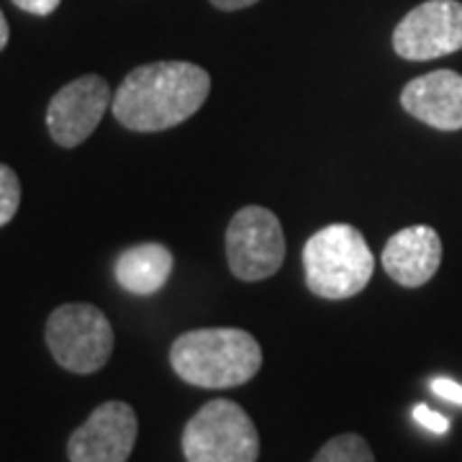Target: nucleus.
<instances>
[{
    "label": "nucleus",
    "mask_w": 462,
    "mask_h": 462,
    "mask_svg": "<svg viewBox=\"0 0 462 462\" xmlns=\"http://www.w3.org/2000/svg\"><path fill=\"white\" fill-rule=\"evenodd\" d=\"M118 285L134 296H154L170 281L172 252L160 242H142L124 249L114 264Z\"/></svg>",
    "instance_id": "obj_12"
},
{
    "label": "nucleus",
    "mask_w": 462,
    "mask_h": 462,
    "mask_svg": "<svg viewBox=\"0 0 462 462\" xmlns=\"http://www.w3.org/2000/svg\"><path fill=\"white\" fill-rule=\"evenodd\" d=\"M431 391H434L439 398L449 401V403H457V406H462L460 383H455V380H449V378H437V380H431Z\"/></svg>",
    "instance_id": "obj_16"
},
{
    "label": "nucleus",
    "mask_w": 462,
    "mask_h": 462,
    "mask_svg": "<svg viewBox=\"0 0 462 462\" xmlns=\"http://www.w3.org/2000/svg\"><path fill=\"white\" fill-rule=\"evenodd\" d=\"M218 11H242V8H249L260 0H211Z\"/></svg>",
    "instance_id": "obj_18"
},
{
    "label": "nucleus",
    "mask_w": 462,
    "mask_h": 462,
    "mask_svg": "<svg viewBox=\"0 0 462 462\" xmlns=\"http://www.w3.org/2000/svg\"><path fill=\"white\" fill-rule=\"evenodd\" d=\"M139 434L136 411L124 401H106L67 442L69 462H126Z\"/></svg>",
    "instance_id": "obj_9"
},
{
    "label": "nucleus",
    "mask_w": 462,
    "mask_h": 462,
    "mask_svg": "<svg viewBox=\"0 0 462 462\" xmlns=\"http://www.w3.org/2000/svg\"><path fill=\"white\" fill-rule=\"evenodd\" d=\"M442 264V239L431 226H409L388 239L383 267L403 288H419L434 278Z\"/></svg>",
    "instance_id": "obj_11"
},
{
    "label": "nucleus",
    "mask_w": 462,
    "mask_h": 462,
    "mask_svg": "<svg viewBox=\"0 0 462 462\" xmlns=\"http://www.w3.org/2000/svg\"><path fill=\"white\" fill-rule=\"evenodd\" d=\"M170 365L190 385L236 388L260 373L263 346L245 329H193L172 342Z\"/></svg>",
    "instance_id": "obj_2"
},
{
    "label": "nucleus",
    "mask_w": 462,
    "mask_h": 462,
    "mask_svg": "<svg viewBox=\"0 0 462 462\" xmlns=\"http://www.w3.org/2000/svg\"><path fill=\"white\" fill-rule=\"evenodd\" d=\"M311 462H375V457L360 434H339L321 447Z\"/></svg>",
    "instance_id": "obj_13"
},
{
    "label": "nucleus",
    "mask_w": 462,
    "mask_h": 462,
    "mask_svg": "<svg viewBox=\"0 0 462 462\" xmlns=\"http://www.w3.org/2000/svg\"><path fill=\"white\" fill-rule=\"evenodd\" d=\"M114 103L111 85L100 75H83L51 96L47 106V129L62 149H75L98 129Z\"/></svg>",
    "instance_id": "obj_8"
},
{
    "label": "nucleus",
    "mask_w": 462,
    "mask_h": 462,
    "mask_svg": "<svg viewBox=\"0 0 462 462\" xmlns=\"http://www.w3.org/2000/svg\"><path fill=\"white\" fill-rule=\"evenodd\" d=\"M211 93V75L193 62H152L132 69L116 88V121L129 132L154 134L172 129L203 108Z\"/></svg>",
    "instance_id": "obj_1"
},
{
    "label": "nucleus",
    "mask_w": 462,
    "mask_h": 462,
    "mask_svg": "<svg viewBox=\"0 0 462 462\" xmlns=\"http://www.w3.org/2000/svg\"><path fill=\"white\" fill-rule=\"evenodd\" d=\"M226 260L239 281L273 278L285 260L281 218L263 206H245L236 211L226 229Z\"/></svg>",
    "instance_id": "obj_6"
},
{
    "label": "nucleus",
    "mask_w": 462,
    "mask_h": 462,
    "mask_svg": "<svg viewBox=\"0 0 462 462\" xmlns=\"http://www.w3.org/2000/svg\"><path fill=\"white\" fill-rule=\"evenodd\" d=\"M182 455L188 462H257L260 434L239 403L216 398L185 424Z\"/></svg>",
    "instance_id": "obj_4"
},
{
    "label": "nucleus",
    "mask_w": 462,
    "mask_h": 462,
    "mask_svg": "<svg viewBox=\"0 0 462 462\" xmlns=\"http://www.w3.org/2000/svg\"><path fill=\"white\" fill-rule=\"evenodd\" d=\"M62 0H14V5H18L21 11L32 14V16H50L60 8Z\"/></svg>",
    "instance_id": "obj_17"
},
{
    "label": "nucleus",
    "mask_w": 462,
    "mask_h": 462,
    "mask_svg": "<svg viewBox=\"0 0 462 462\" xmlns=\"http://www.w3.org/2000/svg\"><path fill=\"white\" fill-rule=\"evenodd\" d=\"M44 339L57 365L75 375L98 373L114 352V327L93 303H65L54 309Z\"/></svg>",
    "instance_id": "obj_5"
},
{
    "label": "nucleus",
    "mask_w": 462,
    "mask_h": 462,
    "mask_svg": "<svg viewBox=\"0 0 462 462\" xmlns=\"http://www.w3.org/2000/svg\"><path fill=\"white\" fill-rule=\"evenodd\" d=\"M413 419H416L424 430L434 431V434H447V430H449L447 416H442L439 411H434L430 406H424V403H419V406L413 409Z\"/></svg>",
    "instance_id": "obj_15"
},
{
    "label": "nucleus",
    "mask_w": 462,
    "mask_h": 462,
    "mask_svg": "<svg viewBox=\"0 0 462 462\" xmlns=\"http://www.w3.org/2000/svg\"><path fill=\"white\" fill-rule=\"evenodd\" d=\"M303 270L311 293L329 300H345L363 293L373 278L375 257L355 226L331 224L306 242Z\"/></svg>",
    "instance_id": "obj_3"
},
{
    "label": "nucleus",
    "mask_w": 462,
    "mask_h": 462,
    "mask_svg": "<svg viewBox=\"0 0 462 462\" xmlns=\"http://www.w3.org/2000/svg\"><path fill=\"white\" fill-rule=\"evenodd\" d=\"M401 106L406 114L439 132L462 129V75L455 69H437L416 78L403 88Z\"/></svg>",
    "instance_id": "obj_10"
},
{
    "label": "nucleus",
    "mask_w": 462,
    "mask_h": 462,
    "mask_svg": "<svg viewBox=\"0 0 462 462\" xmlns=\"http://www.w3.org/2000/svg\"><path fill=\"white\" fill-rule=\"evenodd\" d=\"M393 50L411 62H427L462 50V3L427 0L409 11L393 32Z\"/></svg>",
    "instance_id": "obj_7"
},
{
    "label": "nucleus",
    "mask_w": 462,
    "mask_h": 462,
    "mask_svg": "<svg viewBox=\"0 0 462 462\" xmlns=\"http://www.w3.org/2000/svg\"><path fill=\"white\" fill-rule=\"evenodd\" d=\"M8 36H11V29H8V21H5V16H3V11H0V51L5 50Z\"/></svg>",
    "instance_id": "obj_19"
},
{
    "label": "nucleus",
    "mask_w": 462,
    "mask_h": 462,
    "mask_svg": "<svg viewBox=\"0 0 462 462\" xmlns=\"http://www.w3.org/2000/svg\"><path fill=\"white\" fill-rule=\"evenodd\" d=\"M21 206V180L8 165L0 162V229L16 216Z\"/></svg>",
    "instance_id": "obj_14"
}]
</instances>
